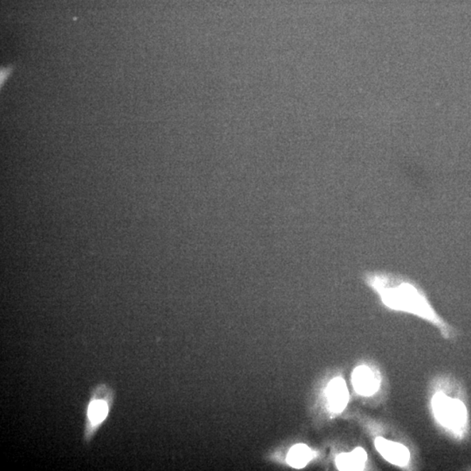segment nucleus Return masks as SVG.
Masks as SVG:
<instances>
[{"label":"nucleus","instance_id":"obj_5","mask_svg":"<svg viewBox=\"0 0 471 471\" xmlns=\"http://www.w3.org/2000/svg\"><path fill=\"white\" fill-rule=\"evenodd\" d=\"M352 382L355 391L362 396H372L380 388V378L366 366H360L354 369Z\"/></svg>","mask_w":471,"mask_h":471},{"label":"nucleus","instance_id":"obj_1","mask_svg":"<svg viewBox=\"0 0 471 471\" xmlns=\"http://www.w3.org/2000/svg\"><path fill=\"white\" fill-rule=\"evenodd\" d=\"M362 279L388 310L414 315L439 327H445L446 324L435 312L425 291L414 280L386 271H366Z\"/></svg>","mask_w":471,"mask_h":471},{"label":"nucleus","instance_id":"obj_4","mask_svg":"<svg viewBox=\"0 0 471 471\" xmlns=\"http://www.w3.org/2000/svg\"><path fill=\"white\" fill-rule=\"evenodd\" d=\"M374 446L381 457L393 465L405 467L411 460V453L403 444L388 441L383 438H377L374 441Z\"/></svg>","mask_w":471,"mask_h":471},{"label":"nucleus","instance_id":"obj_2","mask_svg":"<svg viewBox=\"0 0 471 471\" xmlns=\"http://www.w3.org/2000/svg\"><path fill=\"white\" fill-rule=\"evenodd\" d=\"M431 404L438 422L454 433L460 434L468 419V413L462 401L438 392L432 398Z\"/></svg>","mask_w":471,"mask_h":471},{"label":"nucleus","instance_id":"obj_6","mask_svg":"<svg viewBox=\"0 0 471 471\" xmlns=\"http://www.w3.org/2000/svg\"><path fill=\"white\" fill-rule=\"evenodd\" d=\"M326 393L328 407L332 412L341 413L344 411L349 403V393L342 378L332 380L327 386Z\"/></svg>","mask_w":471,"mask_h":471},{"label":"nucleus","instance_id":"obj_7","mask_svg":"<svg viewBox=\"0 0 471 471\" xmlns=\"http://www.w3.org/2000/svg\"><path fill=\"white\" fill-rule=\"evenodd\" d=\"M368 455L362 448H356L352 453H342L336 458V465L339 470H362L364 469Z\"/></svg>","mask_w":471,"mask_h":471},{"label":"nucleus","instance_id":"obj_3","mask_svg":"<svg viewBox=\"0 0 471 471\" xmlns=\"http://www.w3.org/2000/svg\"><path fill=\"white\" fill-rule=\"evenodd\" d=\"M115 393L113 389L105 384L99 385L92 392V396L87 409V424L85 439L90 442L92 436L106 420L110 408L113 405Z\"/></svg>","mask_w":471,"mask_h":471},{"label":"nucleus","instance_id":"obj_8","mask_svg":"<svg viewBox=\"0 0 471 471\" xmlns=\"http://www.w3.org/2000/svg\"><path fill=\"white\" fill-rule=\"evenodd\" d=\"M315 453L305 444L293 446L287 455V462L293 468L301 469L314 457Z\"/></svg>","mask_w":471,"mask_h":471}]
</instances>
